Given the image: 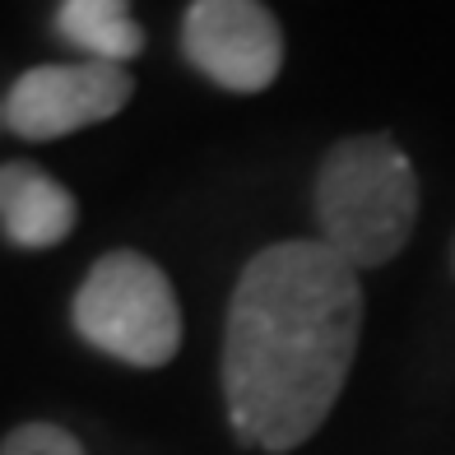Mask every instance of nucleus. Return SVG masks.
<instances>
[{
	"label": "nucleus",
	"mask_w": 455,
	"mask_h": 455,
	"mask_svg": "<svg viewBox=\"0 0 455 455\" xmlns=\"http://www.w3.org/2000/svg\"><path fill=\"white\" fill-rule=\"evenodd\" d=\"M135 98L126 66L108 60H75V66H33L10 84L5 126L19 140H66L84 126L116 116Z\"/></svg>",
	"instance_id": "nucleus-5"
},
{
	"label": "nucleus",
	"mask_w": 455,
	"mask_h": 455,
	"mask_svg": "<svg viewBox=\"0 0 455 455\" xmlns=\"http://www.w3.org/2000/svg\"><path fill=\"white\" fill-rule=\"evenodd\" d=\"M186 60L223 93H265L283 70V28L265 0H191Z\"/></svg>",
	"instance_id": "nucleus-4"
},
{
	"label": "nucleus",
	"mask_w": 455,
	"mask_h": 455,
	"mask_svg": "<svg viewBox=\"0 0 455 455\" xmlns=\"http://www.w3.org/2000/svg\"><path fill=\"white\" fill-rule=\"evenodd\" d=\"M363 335L358 270L321 237L246 260L228 302L223 400L237 442L283 455L330 419Z\"/></svg>",
	"instance_id": "nucleus-1"
},
{
	"label": "nucleus",
	"mask_w": 455,
	"mask_h": 455,
	"mask_svg": "<svg viewBox=\"0 0 455 455\" xmlns=\"http://www.w3.org/2000/svg\"><path fill=\"white\" fill-rule=\"evenodd\" d=\"M75 330L116 363L163 367L181 348V302L163 265L140 251H108L75 293Z\"/></svg>",
	"instance_id": "nucleus-3"
},
{
	"label": "nucleus",
	"mask_w": 455,
	"mask_h": 455,
	"mask_svg": "<svg viewBox=\"0 0 455 455\" xmlns=\"http://www.w3.org/2000/svg\"><path fill=\"white\" fill-rule=\"evenodd\" d=\"M321 242L354 270L395 260L419 223V172L395 135H348L321 158L312 181Z\"/></svg>",
	"instance_id": "nucleus-2"
},
{
	"label": "nucleus",
	"mask_w": 455,
	"mask_h": 455,
	"mask_svg": "<svg viewBox=\"0 0 455 455\" xmlns=\"http://www.w3.org/2000/svg\"><path fill=\"white\" fill-rule=\"evenodd\" d=\"M56 33L84 60L126 66L144 52V28L131 19V0H60Z\"/></svg>",
	"instance_id": "nucleus-7"
},
{
	"label": "nucleus",
	"mask_w": 455,
	"mask_h": 455,
	"mask_svg": "<svg viewBox=\"0 0 455 455\" xmlns=\"http://www.w3.org/2000/svg\"><path fill=\"white\" fill-rule=\"evenodd\" d=\"M79 223L75 196L37 163H0V233L19 251L60 246Z\"/></svg>",
	"instance_id": "nucleus-6"
},
{
	"label": "nucleus",
	"mask_w": 455,
	"mask_h": 455,
	"mask_svg": "<svg viewBox=\"0 0 455 455\" xmlns=\"http://www.w3.org/2000/svg\"><path fill=\"white\" fill-rule=\"evenodd\" d=\"M0 455H84V446L60 423H19L0 442Z\"/></svg>",
	"instance_id": "nucleus-8"
}]
</instances>
